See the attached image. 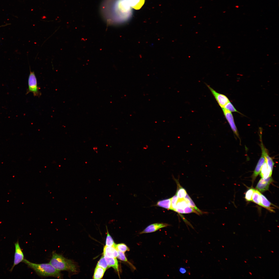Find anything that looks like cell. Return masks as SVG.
Masks as SVG:
<instances>
[{
    "mask_svg": "<svg viewBox=\"0 0 279 279\" xmlns=\"http://www.w3.org/2000/svg\"><path fill=\"white\" fill-rule=\"evenodd\" d=\"M102 12L109 23L119 24L127 21L132 14L131 7L128 0H105Z\"/></svg>",
    "mask_w": 279,
    "mask_h": 279,
    "instance_id": "cell-1",
    "label": "cell"
},
{
    "mask_svg": "<svg viewBox=\"0 0 279 279\" xmlns=\"http://www.w3.org/2000/svg\"><path fill=\"white\" fill-rule=\"evenodd\" d=\"M52 254L49 263L57 270L66 271L74 274L78 272L77 267L73 261L54 251L52 252Z\"/></svg>",
    "mask_w": 279,
    "mask_h": 279,
    "instance_id": "cell-2",
    "label": "cell"
},
{
    "mask_svg": "<svg viewBox=\"0 0 279 279\" xmlns=\"http://www.w3.org/2000/svg\"><path fill=\"white\" fill-rule=\"evenodd\" d=\"M22 262L40 276H52L58 278H62V275L60 271L57 270L50 263L37 264L30 262L25 259Z\"/></svg>",
    "mask_w": 279,
    "mask_h": 279,
    "instance_id": "cell-3",
    "label": "cell"
},
{
    "mask_svg": "<svg viewBox=\"0 0 279 279\" xmlns=\"http://www.w3.org/2000/svg\"><path fill=\"white\" fill-rule=\"evenodd\" d=\"M28 89L27 94L32 92L34 96L40 97L41 93L39 91L40 87L38 86L37 80L34 71L30 70V73L28 80Z\"/></svg>",
    "mask_w": 279,
    "mask_h": 279,
    "instance_id": "cell-4",
    "label": "cell"
},
{
    "mask_svg": "<svg viewBox=\"0 0 279 279\" xmlns=\"http://www.w3.org/2000/svg\"><path fill=\"white\" fill-rule=\"evenodd\" d=\"M15 250L14 256L13 265L10 271L11 272L14 267L23 262L24 259V255L22 250L20 246L18 240L14 243Z\"/></svg>",
    "mask_w": 279,
    "mask_h": 279,
    "instance_id": "cell-5",
    "label": "cell"
},
{
    "mask_svg": "<svg viewBox=\"0 0 279 279\" xmlns=\"http://www.w3.org/2000/svg\"><path fill=\"white\" fill-rule=\"evenodd\" d=\"M222 109L224 114L232 131L236 136L239 139L238 132L235 123L234 117L231 112L224 108H222Z\"/></svg>",
    "mask_w": 279,
    "mask_h": 279,
    "instance_id": "cell-6",
    "label": "cell"
},
{
    "mask_svg": "<svg viewBox=\"0 0 279 279\" xmlns=\"http://www.w3.org/2000/svg\"><path fill=\"white\" fill-rule=\"evenodd\" d=\"M207 86L219 105L222 108H223L225 105L230 101L229 99L226 96L218 93L210 86Z\"/></svg>",
    "mask_w": 279,
    "mask_h": 279,
    "instance_id": "cell-7",
    "label": "cell"
},
{
    "mask_svg": "<svg viewBox=\"0 0 279 279\" xmlns=\"http://www.w3.org/2000/svg\"><path fill=\"white\" fill-rule=\"evenodd\" d=\"M273 181L271 176L267 178H261L257 183L256 188L261 192H264L268 190L270 184Z\"/></svg>",
    "mask_w": 279,
    "mask_h": 279,
    "instance_id": "cell-8",
    "label": "cell"
},
{
    "mask_svg": "<svg viewBox=\"0 0 279 279\" xmlns=\"http://www.w3.org/2000/svg\"><path fill=\"white\" fill-rule=\"evenodd\" d=\"M169 224L164 223H156L150 224L140 233V234L151 233L159 229L169 226Z\"/></svg>",
    "mask_w": 279,
    "mask_h": 279,
    "instance_id": "cell-9",
    "label": "cell"
},
{
    "mask_svg": "<svg viewBox=\"0 0 279 279\" xmlns=\"http://www.w3.org/2000/svg\"><path fill=\"white\" fill-rule=\"evenodd\" d=\"M261 134H262L260 133V139H261L260 145L262 151V153H263L264 155L265 159V161L266 162L270 168L271 169L273 170L274 163L273 161V159L269 156L267 149H266L263 145L261 139Z\"/></svg>",
    "mask_w": 279,
    "mask_h": 279,
    "instance_id": "cell-10",
    "label": "cell"
},
{
    "mask_svg": "<svg viewBox=\"0 0 279 279\" xmlns=\"http://www.w3.org/2000/svg\"><path fill=\"white\" fill-rule=\"evenodd\" d=\"M265 159L264 154L262 153L261 156L256 165L255 170L252 176V181H254L255 179L260 172L262 167L265 162Z\"/></svg>",
    "mask_w": 279,
    "mask_h": 279,
    "instance_id": "cell-11",
    "label": "cell"
},
{
    "mask_svg": "<svg viewBox=\"0 0 279 279\" xmlns=\"http://www.w3.org/2000/svg\"><path fill=\"white\" fill-rule=\"evenodd\" d=\"M261 206L270 212H274L275 206L270 202L263 195L260 193Z\"/></svg>",
    "mask_w": 279,
    "mask_h": 279,
    "instance_id": "cell-12",
    "label": "cell"
},
{
    "mask_svg": "<svg viewBox=\"0 0 279 279\" xmlns=\"http://www.w3.org/2000/svg\"><path fill=\"white\" fill-rule=\"evenodd\" d=\"M103 255L109 257L117 258L118 253V250L114 246L111 247L105 246L103 249Z\"/></svg>",
    "mask_w": 279,
    "mask_h": 279,
    "instance_id": "cell-13",
    "label": "cell"
},
{
    "mask_svg": "<svg viewBox=\"0 0 279 279\" xmlns=\"http://www.w3.org/2000/svg\"><path fill=\"white\" fill-rule=\"evenodd\" d=\"M104 256L108 268L112 267L119 274L118 261L116 258L109 257L105 255Z\"/></svg>",
    "mask_w": 279,
    "mask_h": 279,
    "instance_id": "cell-14",
    "label": "cell"
},
{
    "mask_svg": "<svg viewBox=\"0 0 279 279\" xmlns=\"http://www.w3.org/2000/svg\"><path fill=\"white\" fill-rule=\"evenodd\" d=\"M272 171L265 160L261 169L260 175L261 178H267L271 176Z\"/></svg>",
    "mask_w": 279,
    "mask_h": 279,
    "instance_id": "cell-15",
    "label": "cell"
},
{
    "mask_svg": "<svg viewBox=\"0 0 279 279\" xmlns=\"http://www.w3.org/2000/svg\"><path fill=\"white\" fill-rule=\"evenodd\" d=\"M156 206L167 210H171V198L158 201L156 204Z\"/></svg>",
    "mask_w": 279,
    "mask_h": 279,
    "instance_id": "cell-16",
    "label": "cell"
},
{
    "mask_svg": "<svg viewBox=\"0 0 279 279\" xmlns=\"http://www.w3.org/2000/svg\"><path fill=\"white\" fill-rule=\"evenodd\" d=\"M128 3L131 7L136 10L140 9L145 2V0H128Z\"/></svg>",
    "mask_w": 279,
    "mask_h": 279,
    "instance_id": "cell-17",
    "label": "cell"
},
{
    "mask_svg": "<svg viewBox=\"0 0 279 279\" xmlns=\"http://www.w3.org/2000/svg\"><path fill=\"white\" fill-rule=\"evenodd\" d=\"M105 271L106 270L103 268L96 266L95 269L93 278L95 279L102 278Z\"/></svg>",
    "mask_w": 279,
    "mask_h": 279,
    "instance_id": "cell-18",
    "label": "cell"
},
{
    "mask_svg": "<svg viewBox=\"0 0 279 279\" xmlns=\"http://www.w3.org/2000/svg\"><path fill=\"white\" fill-rule=\"evenodd\" d=\"M177 182V188L176 194L179 199H184L187 193L186 190L178 183Z\"/></svg>",
    "mask_w": 279,
    "mask_h": 279,
    "instance_id": "cell-19",
    "label": "cell"
},
{
    "mask_svg": "<svg viewBox=\"0 0 279 279\" xmlns=\"http://www.w3.org/2000/svg\"><path fill=\"white\" fill-rule=\"evenodd\" d=\"M184 199L187 202L189 206L192 208L199 214H203V212L197 207L194 202L187 193V194Z\"/></svg>",
    "mask_w": 279,
    "mask_h": 279,
    "instance_id": "cell-20",
    "label": "cell"
},
{
    "mask_svg": "<svg viewBox=\"0 0 279 279\" xmlns=\"http://www.w3.org/2000/svg\"><path fill=\"white\" fill-rule=\"evenodd\" d=\"M260 193L258 191L255 189L252 195V201L261 206Z\"/></svg>",
    "mask_w": 279,
    "mask_h": 279,
    "instance_id": "cell-21",
    "label": "cell"
},
{
    "mask_svg": "<svg viewBox=\"0 0 279 279\" xmlns=\"http://www.w3.org/2000/svg\"><path fill=\"white\" fill-rule=\"evenodd\" d=\"M114 247L117 250L124 253L126 251H130L129 248L124 243H121L117 244H115Z\"/></svg>",
    "mask_w": 279,
    "mask_h": 279,
    "instance_id": "cell-22",
    "label": "cell"
},
{
    "mask_svg": "<svg viewBox=\"0 0 279 279\" xmlns=\"http://www.w3.org/2000/svg\"><path fill=\"white\" fill-rule=\"evenodd\" d=\"M107 235L106 241V246H114L115 245L114 241L108 232L107 229Z\"/></svg>",
    "mask_w": 279,
    "mask_h": 279,
    "instance_id": "cell-23",
    "label": "cell"
},
{
    "mask_svg": "<svg viewBox=\"0 0 279 279\" xmlns=\"http://www.w3.org/2000/svg\"><path fill=\"white\" fill-rule=\"evenodd\" d=\"M189 206L187 202L184 199H179L177 204L176 208L184 210L187 206Z\"/></svg>",
    "mask_w": 279,
    "mask_h": 279,
    "instance_id": "cell-24",
    "label": "cell"
},
{
    "mask_svg": "<svg viewBox=\"0 0 279 279\" xmlns=\"http://www.w3.org/2000/svg\"><path fill=\"white\" fill-rule=\"evenodd\" d=\"M255 189L253 188H250L246 192L245 195V199L247 201L252 200V196Z\"/></svg>",
    "mask_w": 279,
    "mask_h": 279,
    "instance_id": "cell-25",
    "label": "cell"
},
{
    "mask_svg": "<svg viewBox=\"0 0 279 279\" xmlns=\"http://www.w3.org/2000/svg\"><path fill=\"white\" fill-rule=\"evenodd\" d=\"M96 266L101 267L106 270L107 268H108L107 265L103 255L98 262Z\"/></svg>",
    "mask_w": 279,
    "mask_h": 279,
    "instance_id": "cell-26",
    "label": "cell"
},
{
    "mask_svg": "<svg viewBox=\"0 0 279 279\" xmlns=\"http://www.w3.org/2000/svg\"><path fill=\"white\" fill-rule=\"evenodd\" d=\"M223 108H224L231 112H237L240 113L237 110L230 101L227 103Z\"/></svg>",
    "mask_w": 279,
    "mask_h": 279,
    "instance_id": "cell-27",
    "label": "cell"
},
{
    "mask_svg": "<svg viewBox=\"0 0 279 279\" xmlns=\"http://www.w3.org/2000/svg\"><path fill=\"white\" fill-rule=\"evenodd\" d=\"M178 200L179 198L176 194L171 198V210L175 211Z\"/></svg>",
    "mask_w": 279,
    "mask_h": 279,
    "instance_id": "cell-28",
    "label": "cell"
},
{
    "mask_svg": "<svg viewBox=\"0 0 279 279\" xmlns=\"http://www.w3.org/2000/svg\"><path fill=\"white\" fill-rule=\"evenodd\" d=\"M184 214L191 213H195L198 214H199L196 210L189 206H188L185 207L184 209Z\"/></svg>",
    "mask_w": 279,
    "mask_h": 279,
    "instance_id": "cell-29",
    "label": "cell"
},
{
    "mask_svg": "<svg viewBox=\"0 0 279 279\" xmlns=\"http://www.w3.org/2000/svg\"><path fill=\"white\" fill-rule=\"evenodd\" d=\"M118 255L117 257L118 259L121 261L128 262V261L124 253L119 251L118 250Z\"/></svg>",
    "mask_w": 279,
    "mask_h": 279,
    "instance_id": "cell-30",
    "label": "cell"
},
{
    "mask_svg": "<svg viewBox=\"0 0 279 279\" xmlns=\"http://www.w3.org/2000/svg\"><path fill=\"white\" fill-rule=\"evenodd\" d=\"M179 270L180 272L182 274H184L187 271L186 269L183 267L180 268L179 269Z\"/></svg>",
    "mask_w": 279,
    "mask_h": 279,
    "instance_id": "cell-31",
    "label": "cell"
}]
</instances>
